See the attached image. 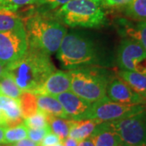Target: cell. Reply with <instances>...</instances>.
Returning <instances> with one entry per match:
<instances>
[{"label": "cell", "mask_w": 146, "mask_h": 146, "mask_svg": "<svg viewBox=\"0 0 146 146\" xmlns=\"http://www.w3.org/2000/svg\"><path fill=\"white\" fill-rule=\"evenodd\" d=\"M6 71L22 91L33 92L42 86L55 68L49 54L28 46L25 54L6 66Z\"/></svg>", "instance_id": "cell-1"}, {"label": "cell", "mask_w": 146, "mask_h": 146, "mask_svg": "<svg viewBox=\"0 0 146 146\" xmlns=\"http://www.w3.org/2000/svg\"><path fill=\"white\" fill-rule=\"evenodd\" d=\"M28 46L47 54L56 52L66 35V29L46 14H34L24 23Z\"/></svg>", "instance_id": "cell-2"}, {"label": "cell", "mask_w": 146, "mask_h": 146, "mask_svg": "<svg viewBox=\"0 0 146 146\" xmlns=\"http://www.w3.org/2000/svg\"><path fill=\"white\" fill-rule=\"evenodd\" d=\"M56 16L70 27L98 28L106 21L102 4L94 0H71L58 10Z\"/></svg>", "instance_id": "cell-3"}, {"label": "cell", "mask_w": 146, "mask_h": 146, "mask_svg": "<svg viewBox=\"0 0 146 146\" xmlns=\"http://www.w3.org/2000/svg\"><path fill=\"white\" fill-rule=\"evenodd\" d=\"M97 50L89 38L79 33L65 35L57 50V58L67 69L93 64L97 60Z\"/></svg>", "instance_id": "cell-4"}, {"label": "cell", "mask_w": 146, "mask_h": 146, "mask_svg": "<svg viewBox=\"0 0 146 146\" xmlns=\"http://www.w3.org/2000/svg\"><path fill=\"white\" fill-rule=\"evenodd\" d=\"M70 90L90 103L101 100L106 95L109 79L96 68H76L70 70Z\"/></svg>", "instance_id": "cell-5"}, {"label": "cell", "mask_w": 146, "mask_h": 146, "mask_svg": "<svg viewBox=\"0 0 146 146\" xmlns=\"http://www.w3.org/2000/svg\"><path fill=\"white\" fill-rule=\"evenodd\" d=\"M110 129L129 146H146V111L122 119L106 122Z\"/></svg>", "instance_id": "cell-6"}, {"label": "cell", "mask_w": 146, "mask_h": 146, "mask_svg": "<svg viewBox=\"0 0 146 146\" xmlns=\"http://www.w3.org/2000/svg\"><path fill=\"white\" fill-rule=\"evenodd\" d=\"M143 105H126L115 102L106 96L92 103L86 119H95L100 123L113 122L127 118L143 111Z\"/></svg>", "instance_id": "cell-7"}, {"label": "cell", "mask_w": 146, "mask_h": 146, "mask_svg": "<svg viewBox=\"0 0 146 146\" xmlns=\"http://www.w3.org/2000/svg\"><path fill=\"white\" fill-rule=\"evenodd\" d=\"M28 42L25 26L0 32V62L7 66L20 59L26 52Z\"/></svg>", "instance_id": "cell-8"}, {"label": "cell", "mask_w": 146, "mask_h": 146, "mask_svg": "<svg viewBox=\"0 0 146 146\" xmlns=\"http://www.w3.org/2000/svg\"><path fill=\"white\" fill-rule=\"evenodd\" d=\"M146 57V50L139 42L127 37L120 43L117 63L121 70L134 71V68Z\"/></svg>", "instance_id": "cell-9"}, {"label": "cell", "mask_w": 146, "mask_h": 146, "mask_svg": "<svg viewBox=\"0 0 146 146\" xmlns=\"http://www.w3.org/2000/svg\"><path fill=\"white\" fill-rule=\"evenodd\" d=\"M106 96L110 100L121 104L143 105L145 103V98L135 93L119 77H115L110 80Z\"/></svg>", "instance_id": "cell-10"}, {"label": "cell", "mask_w": 146, "mask_h": 146, "mask_svg": "<svg viewBox=\"0 0 146 146\" xmlns=\"http://www.w3.org/2000/svg\"><path fill=\"white\" fill-rule=\"evenodd\" d=\"M63 106L69 119H86L92 103L80 98L72 91H68L55 97Z\"/></svg>", "instance_id": "cell-11"}, {"label": "cell", "mask_w": 146, "mask_h": 146, "mask_svg": "<svg viewBox=\"0 0 146 146\" xmlns=\"http://www.w3.org/2000/svg\"><path fill=\"white\" fill-rule=\"evenodd\" d=\"M70 88L71 79L69 72L63 71H54L46 80L42 86L33 93L56 97L58 94L70 91Z\"/></svg>", "instance_id": "cell-12"}, {"label": "cell", "mask_w": 146, "mask_h": 146, "mask_svg": "<svg viewBox=\"0 0 146 146\" xmlns=\"http://www.w3.org/2000/svg\"><path fill=\"white\" fill-rule=\"evenodd\" d=\"M0 109L6 119V127H12L24 123L19 100L5 96H0Z\"/></svg>", "instance_id": "cell-13"}, {"label": "cell", "mask_w": 146, "mask_h": 146, "mask_svg": "<svg viewBox=\"0 0 146 146\" xmlns=\"http://www.w3.org/2000/svg\"><path fill=\"white\" fill-rule=\"evenodd\" d=\"M90 137L95 146H119L123 143L119 136L110 129L106 122L97 126Z\"/></svg>", "instance_id": "cell-14"}, {"label": "cell", "mask_w": 146, "mask_h": 146, "mask_svg": "<svg viewBox=\"0 0 146 146\" xmlns=\"http://www.w3.org/2000/svg\"><path fill=\"white\" fill-rule=\"evenodd\" d=\"M119 23L120 31L127 37L139 42L146 50V21H137L134 24L126 20H120Z\"/></svg>", "instance_id": "cell-15"}, {"label": "cell", "mask_w": 146, "mask_h": 146, "mask_svg": "<svg viewBox=\"0 0 146 146\" xmlns=\"http://www.w3.org/2000/svg\"><path fill=\"white\" fill-rule=\"evenodd\" d=\"M101 123L95 119H70L69 136L78 142L90 137L96 127Z\"/></svg>", "instance_id": "cell-16"}, {"label": "cell", "mask_w": 146, "mask_h": 146, "mask_svg": "<svg viewBox=\"0 0 146 146\" xmlns=\"http://www.w3.org/2000/svg\"><path fill=\"white\" fill-rule=\"evenodd\" d=\"M36 95L38 109L44 111L47 115L69 119L68 115L63 110V106L55 97L49 96V95H42V94H36Z\"/></svg>", "instance_id": "cell-17"}, {"label": "cell", "mask_w": 146, "mask_h": 146, "mask_svg": "<svg viewBox=\"0 0 146 146\" xmlns=\"http://www.w3.org/2000/svg\"><path fill=\"white\" fill-rule=\"evenodd\" d=\"M118 75L135 93L146 99V75L127 70H120Z\"/></svg>", "instance_id": "cell-18"}, {"label": "cell", "mask_w": 146, "mask_h": 146, "mask_svg": "<svg viewBox=\"0 0 146 146\" xmlns=\"http://www.w3.org/2000/svg\"><path fill=\"white\" fill-rule=\"evenodd\" d=\"M22 26L23 21L16 11L0 7V32L10 31Z\"/></svg>", "instance_id": "cell-19"}, {"label": "cell", "mask_w": 146, "mask_h": 146, "mask_svg": "<svg viewBox=\"0 0 146 146\" xmlns=\"http://www.w3.org/2000/svg\"><path fill=\"white\" fill-rule=\"evenodd\" d=\"M18 100L24 119L36 114L38 107L36 102V95L34 93L30 91H23Z\"/></svg>", "instance_id": "cell-20"}, {"label": "cell", "mask_w": 146, "mask_h": 146, "mask_svg": "<svg viewBox=\"0 0 146 146\" xmlns=\"http://www.w3.org/2000/svg\"><path fill=\"white\" fill-rule=\"evenodd\" d=\"M21 90L15 82L14 79L6 71L4 75L0 78V94L11 98L18 99L22 94Z\"/></svg>", "instance_id": "cell-21"}, {"label": "cell", "mask_w": 146, "mask_h": 146, "mask_svg": "<svg viewBox=\"0 0 146 146\" xmlns=\"http://www.w3.org/2000/svg\"><path fill=\"white\" fill-rule=\"evenodd\" d=\"M125 15L133 21H146V0H131L125 7Z\"/></svg>", "instance_id": "cell-22"}, {"label": "cell", "mask_w": 146, "mask_h": 146, "mask_svg": "<svg viewBox=\"0 0 146 146\" xmlns=\"http://www.w3.org/2000/svg\"><path fill=\"white\" fill-rule=\"evenodd\" d=\"M49 123L51 131L55 135H57L62 141L69 136L70 119L50 116L49 119Z\"/></svg>", "instance_id": "cell-23"}, {"label": "cell", "mask_w": 146, "mask_h": 146, "mask_svg": "<svg viewBox=\"0 0 146 146\" xmlns=\"http://www.w3.org/2000/svg\"><path fill=\"white\" fill-rule=\"evenodd\" d=\"M28 137V128L24 123L16 127L7 128L3 144H14L16 142L26 139Z\"/></svg>", "instance_id": "cell-24"}, {"label": "cell", "mask_w": 146, "mask_h": 146, "mask_svg": "<svg viewBox=\"0 0 146 146\" xmlns=\"http://www.w3.org/2000/svg\"><path fill=\"white\" fill-rule=\"evenodd\" d=\"M50 115L38 109L36 114L24 119V124L26 126L27 128H42L50 125Z\"/></svg>", "instance_id": "cell-25"}, {"label": "cell", "mask_w": 146, "mask_h": 146, "mask_svg": "<svg viewBox=\"0 0 146 146\" xmlns=\"http://www.w3.org/2000/svg\"><path fill=\"white\" fill-rule=\"evenodd\" d=\"M50 131L51 129L50 125L42 128H28V137L29 139L39 144L43 140V138Z\"/></svg>", "instance_id": "cell-26"}, {"label": "cell", "mask_w": 146, "mask_h": 146, "mask_svg": "<svg viewBox=\"0 0 146 146\" xmlns=\"http://www.w3.org/2000/svg\"><path fill=\"white\" fill-rule=\"evenodd\" d=\"M37 0H2V6L12 11H17L21 7L36 3Z\"/></svg>", "instance_id": "cell-27"}, {"label": "cell", "mask_w": 146, "mask_h": 146, "mask_svg": "<svg viewBox=\"0 0 146 146\" xmlns=\"http://www.w3.org/2000/svg\"><path fill=\"white\" fill-rule=\"evenodd\" d=\"M71 0H37L35 4L41 7H46L47 9H55L68 3Z\"/></svg>", "instance_id": "cell-28"}, {"label": "cell", "mask_w": 146, "mask_h": 146, "mask_svg": "<svg viewBox=\"0 0 146 146\" xmlns=\"http://www.w3.org/2000/svg\"><path fill=\"white\" fill-rule=\"evenodd\" d=\"M62 142V140L57 136L55 135L54 132H49L46 136L43 138L40 143L39 145L40 146H55L57 144Z\"/></svg>", "instance_id": "cell-29"}, {"label": "cell", "mask_w": 146, "mask_h": 146, "mask_svg": "<svg viewBox=\"0 0 146 146\" xmlns=\"http://www.w3.org/2000/svg\"><path fill=\"white\" fill-rule=\"evenodd\" d=\"M131 0H102L101 3L102 6L107 7H114V8H119V7H125L127 6Z\"/></svg>", "instance_id": "cell-30"}, {"label": "cell", "mask_w": 146, "mask_h": 146, "mask_svg": "<svg viewBox=\"0 0 146 146\" xmlns=\"http://www.w3.org/2000/svg\"><path fill=\"white\" fill-rule=\"evenodd\" d=\"M11 146H40L39 144L33 141L30 139H24L21 141L14 143Z\"/></svg>", "instance_id": "cell-31"}, {"label": "cell", "mask_w": 146, "mask_h": 146, "mask_svg": "<svg viewBox=\"0 0 146 146\" xmlns=\"http://www.w3.org/2000/svg\"><path fill=\"white\" fill-rule=\"evenodd\" d=\"M63 144L64 146H78V141H76L72 137L68 136L66 139H64L63 141Z\"/></svg>", "instance_id": "cell-32"}, {"label": "cell", "mask_w": 146, "mask_h": 146, "mask_svg": "<svg viewBox=\"0 0 146 146\" xmlns=\"http://www.w3.org/2000/svg\"><path fill=\"white\" fill-rule=\"evenodd\" d=\"M78 146H95L94 141L91 137H88L83 141H80L78 143Z\"/></svg>", "instance_id": "cell-33"}, {"label": "cell", "mask_w": 146, "mask_h": 146, "mask_svg": "<svg viewBox=\"0 0 146 146\" xmlns=\"http://www.w3.org/2000/svg\"><path fill=\"white\" fill-rule=\"evenodd\" d=\"M7 127L5 126L0 125V144H3L4 141V136H5L6 130H7Z\"/></svg>", "instance_id": "cell-34"}, {"label": "cell", "mask_w": 146, "mask_h": 146, "mask_svg": "<svg viewBox=\"0 0 146 146\" xmlns=\"http://www.w3.org/2000/svg\"><path fill=\"white\" fill-rule=\"evenodd\" d=\"M0 125L6 127V119L3 110L0 109Z\"/></svg>", "instance_id": "cell-35"}, {"label": "cell", "mask_w": 146, "mask_h": 146, "mask_svg": "<svg viewBox=\"0 0 146 146\" xmlns=\"http://www.w3.org/2000/svg\"><path fill=\"white\" fill-rule=\"evenodd\" d=\"M6 72V67L0 62V78L4 75V73Z\"/></svg>", "instance_id": "cell-36"}, {"label": "cell", "mask_w": 146, "mask_h": 146, "mask_svg": "<svg viewBox=\"0 0 146 146\" xmlns=\"http://www.w3.org/2000/svg\"><path fill=\"white\" fill-rule=\"evenodd\" d=\"M55 146H64L63 145V142H60V143H58V144H57Z\"/></svg>", "instance_id": "cell-37"}, {"label": "cell", "mask_w": 146, "mask_h": 146, "mask_svg": "<svg viewBox=\"0 0 146 146\" xmlns=\"http://www.w3.org/2000/svg\"><path fill=\"white\" fill-rule=\"evenodd\" d=\"M119 146H129V145H125V144H123V143H122L121 145H119Z\"/></svg>", "instance_id": "cell-38"}, {"label": "cell", "mask_w": 146, "mask_h": 146, "mask_svg": "<svg viewBox=\"0 0 146 146\" xmlns=\"http://www.w3.org/2000/svg\"><path fill=\"white\" fill-rule=\"evenodd\" d=\"M94 1H96V2H102V0H94Z\"/></svg>", "instance_id": "cell-39"}, {"label": "cell", "mask_w": 146, "mask_h": 146, "mask_svg": "<svg viewBox=\"0 0 146 146\" xmlns=\"http://www.w3.org/2000/svg\"><path fill=\"white\" fill-rule=\"evenodd\" d=\"M0 2H1V3H2V0H0ZM3 7V6H2Z\"/></svg>", "instance_id": "cell-40"}, {"label": "cell", "mask_w": 146, "mask_h": 146, "mask_svg": "<svg viewBox=\"0 0 146 146\" xmlns=\"http://www.w3.org/2000/svg\"><path fill=\"white\" fill-rule=\"evenodd\" d=\"M0 96H1V94H0Z\"/></svg>", "instance_id": "cell-41"}]
</instances>
